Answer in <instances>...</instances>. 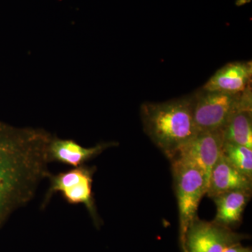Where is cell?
<instances>
[{
  "mask_svg": "<svg viewBox=\"0 0 252 252\" xmlns=\"http://www.w3.org/2000/svg\"><path fill=\"white\" fill-rule=\"evenodd\" d=\"M114 144V142L99 144L95 147L86 148L73 140L52 137L48 150L49 162H61L74 167L82 166L84 162Z\"/></svg>",
  "mask_w": 252,
  "mask_h": 252,
  "instance_id": "30bf717a",
  "label": "cell"
},
{
  "mask_svg": "<svg viewBox=\"0 0 252 252\" xmlns=\"http://www.w3.org/2000/svg\"><path fill=\"white\" fill-rule=\"evenodd\" d=\"M52 137L42 129L14 127L0 121V227L49 177Z\"/></svg>",
  "mask_w": 252,
  "mask_h": 252,
  "instance_id": "6da1fadb",
  "label": "cell"
},
{
  "mask_svg": "<svg viewBox=\"0 0 252 252\" xmlns=\"http://www.w3.org/2000/svg\"><path fill=\"white\" fill-rule=\"evenodd\" d=\"M251 198L252 190H233L214 197L217 214L212 221L232 230L238 227Z\"/></svg>",
  "mask_w": 252,
  "mask_h": 252,
  "instance_id": "8fae6325",
  "label": "cell"
},
{
  "mask_svg": "<svg viewBox=\"0 0 252 252\" xmlns=\"http://www.w3.org/2000/svg\"><path fill=\"white\" fill-rule=\"evenodd\" d=\"M223 142L252 149V107L239 109L222 130Z\"/></svg>",
  "mask_w": 252,
  "mask_h": 252,
  "instance_id": "7c38bea8",
  "label": "cell"
},
{
  "mask_svg": "<svg viewBox=\"0 0 252 252\" xmlns=\"http://www.w3.org/2000/svg\"><path fill=\"white\" fill-rule=\"evenodd\" d=\"M223 252H252V250L250 248L243 246L240 243L225 249Z\"/></svg>",
  "mask_w": 252,
  "mask_h": 252,
  "instance_id": "5bb4252c",
  "label": "cell"
},
{
  "mask_svg": "<svg viewBox=\"0 0 252 252\" xmlns=\"http://www.w3.org/2000/svg\"><path fill=\"white\" fill-rule=\"evenodd\" d=\"M194 122L198 132L222 130L239 109L252 107L251 86L240 94L200 89L192 94Z\"/></svg>",
  "mask_w": 252,
  "mask_h": 252,
  "instance_id": "3957f363",
  "label": "cell"
},
{
  "mask_svg": "<svg viewBox=\"0 0 252 252\" xmlns=\"http://www.w3.org/2000/svg\"><path fill=\"white\" fill-rule=\"evenodd\" d=\"M233 190H252V179L235 168L220 153L212 167L206 195L213 198Z\"/></svg>",
  "mask_w": 252,
  "mask_h": 252,
  "instance_id": "9c48e42d",
  "label": "cell"
},
{
  "mask_svg": "<svg viewBox=\"0 0 252 252\" xmlns=\"http://www.w3.org/2000/svg\"><path fill=\"white\" fill-rule=\"evenodd\" d=\"M144 132L169 159L198 133L194 122L192 94L140 107Z\"/></svg>",
  "mask_w": 252,
  "mask_h": 252,
  "instance_id": "7a4b0ae2",
  "label": "cell"
},
{
  "mask_svg": "<svg viewBox=\"0 0 252 252\" xmlns=\"http://www.w3.org/2000/svg\"><path fill=\"white\" fill-rule=\"evenodd\" d=\"M221 154L235 168L252 179V149L240 144L223 142Z\"/></svg>",
  "mask_w": 252,
  "mask_h": 252,
  "instance_id": "4fadbf2b",
  "label": "cell"
},
{
  "mask_svg": "<svg viewBox=\"0 0 252 252\" xmlns=\"http://www.w3.org/2000/svg\"><path fill=\"white\" fill-rule=\"evenodd\" d=\"M248 238V235L196 217L187 230L184 252H223Z\"/></svg>",
  "mask_w": 252,
  "mask_h": 252,
  "instance_id": "8992f818",
  "label": "cell"
},
{
  "mask_svg": "<svg viewBox=\"0 0 252 252\" xmlns=\"http://www.w3.org/2000/svg\"><path fill=\"white\" fill-rule=\"evenodd\" d=\"M223 143L222 130L199 132L172 159H180L196 167L203 173L208 185L212 167L221 153Z\"/></svg>",
  "mask_w": 252,
  "mask_h": 252,
  "instance_id": "52a82bcc",
  "label": "cell"
},
{
  "mask_svg": "<svg viewBox=\"0 0 252 252\" xmlns=\"http://www.w3.org/2000/svg\"><path fill=\"white\" fill-rule=\"evenodd\" d=\"M252 62L236 61L228 63L203 86V90L240 94L251 86Z\"/></svg>",
  "mask_w": 252,
  "mask_h": 252,
  "instance_id": "ba28073f",
  "label": "cell"
},
{
  "mask_svg": "<svg viewBox=\"0 0 252 252\" xmlns=\"http://www.w3.org/2000/svg\"><path fill=\"white\" fill-rule=\"evenodd\" d=\"M170 161L178 203L180 243L184 252L187 230L198 217V206L202 198L206 195L207 183L201 171L192 164L177 158Z\"/></svg>",
  "mask_w": 252,
  "mask_h": 252,
  "instance_id": "277c9868",
  "label": "cell"
},
{
  "mask_svg": "<svg viewBox=\"0 0 252 252\" xmlns=\"http://www.w3.org/2000/svg\"><path fill=\"white\" fill-rule=\"evenodd\" d=\"M95 167L80 166L57 175H50L49 188L44 198L42 207L49 203L55 193H60L71 205L82 204L87 209L96 225L99 218L96 212L93 194V177Z\"/></svg>",
  "mask_w": 252,
  "mask_h": 252,
  "instance_id": "5b68a950",
  "label": "cell"
}]
</instances>
